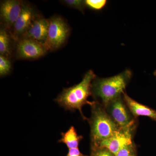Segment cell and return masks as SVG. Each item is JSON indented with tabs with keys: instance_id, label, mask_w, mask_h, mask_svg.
I'll list each match as a JSON object with an SVG mask.
<instances>
[{
	"instance_id": "obj_1",
	"label": "cell",
	"mask_w": 156,
	"mask_h": 156,
	"mask_svg": "<svg viewBox=\"0 0 156 156\" xmlns=\"http://www.w3.org/2000/svg\"><path fill=\"white\" fill-rule=\"evenodd\" d=\"M96 77L93 71L89 70L80 83L63 89L55 100L66 110H77L83 119H86L87 118L83 114L82 108L86 105H91L94 103V101H89L88 98L92 94V83Z\"/></svg>"
},
{
	"instance_id": "obj_2",
	"label": "cell",
	"mask_w": 156,
	"mask_h": 156,
	"mask_svg": "<svg viewBox=\"0 0 156 156\" xmlns=\"http://www.w3.org/2000/svg\"><path fill=\"white\" fill-rule=\"evenodd\" d=\"M92 115L89 119L91 127V140L93 148L99 146L101 143L111 137L120 127L98 102L94 101L91 105Z\"/></svg>"
},
{
	"instance_id": "obj_3",
	"label": "cell",
	"mask_w": 156,
	"mask_h": 156,
	"mask_svg": "<svg viewBox=\"0 0 156 156\" xmlns=\"http://www.w3.org/2000/svg\"><path fill=\"white\" fill-rule=\"evenodd\" d=\"M132 73L126 70L118 75L108 78H95L92 83V94L99 98L105 108L124 92Z\"/></svg>"
},
{
	"instance_id": "obj_4",
	"label": "cell",
	"mask_w": 156,
	"mask_h": 156,
	"mask_svg": "<svg viewBox=\"0 0 156 156\" xmlns=\"http://www.w3.org/2000/svg\"><path fill=\"white\" fill-rule=\"evenodd\" d=\"M70 29L67 23L59 16L49 19L48 37L44 43L48 50H54L62 47L69 35Z\"/></svg>"
},
{
	"instance_id": "obj_5",
	"label": "cell",
	"mask_w": 156,
	"mask_h": 156,
	"mask_svg": "<svg viewBox=\"0 0 156 156\" xmlns=\"http://www.w3.org/2000/svg\"><path fill=\"white\" fill-rule=\"evenodd\" d=\"M134 126L120 128L110 138L102 141L98 147L108 150L114 155L125 146L133 143L132 134Z\"/></svg>"
},
{
	"instance_id": "obj_6",
	"label": "cell",
	"mask_w": 156,
	"mask_h": 156,
	"mask_svg": "<svg viewBox=\"0 0 156 156\" xmlns=\"http://www.w3.org/2000/svg\"><path fill=\"white\" fill-rule=\"evenodd\" d=\"M108 113L120 128H125L134 125L127 106L122 96L117 98L105 108Z\"/></svg>"
},
{
	"instance_id": "obj_7",
	"label": "cell",
	"mask_w": 156,
	"mask_h": 156,
	"mask_svg": "<svg viewBox=\"0 0 156 156\" xmlns=\"http://www.w3.org/2000/svg\"><path fill=\"white\" fill-rule=\"evenodd\" d=\"M47 51L44 44L28 38L20 40L16 48L17 57L21 59H37L44 55Z\"/></svg>"
},
{
	"instance_id": "obj_8",
	"label": "cell",
	"mask_w": 156,
	"mask_h": 156,
	"mask_svg": "<svg viewBox=\"0 0 156 156\" xmlns=\"http://www.w3.org/2000/svg\"><path fill=\"white\" fill-rule=\"evenodd\" d=\"M23 3L21 1L17 0H6L1 3V19L8 28L14 26L21 14Z\"/></svg>"
},
{
	"instance_id": "obj_9",
	"label": "cell",
	"mask_w": 156,
	"mask_h": 156,
	"mask_svg": "<svg viewBox=\"0 0 156 156\" xmlns=\"http://www.w3.org/2000/svg\"><path fill=\"white\" fill-rule=\"evenodd\" d=\"M49 27V20L35 18L21 38L30 39L44 44L48 37Z\"/></svg>"
},
{
	"instance_id": "obj_10",
	"label": "cell",
	"mask_w": 156,
	"mask_h": 156,
	"mask_svg": "<svg viewBox=\"0 0 156 156\" xmlns=\"http://www.w3.org/2000/svg\"><path fill=\"white\" fill-rule=\"evenodd\" d=\"M33 9L30 5L23 3L21 14L13 27V36L18 38L23 36L35 19Z\"/></svg>"
},
{
	"instance_id": "obj_11",
	"label": "cell",
	"mask_w": 156,
	"mask_h": 156,
	"mask_svg": "<svg viewBox=\"0 0 156 156\" xmlns=\"http://www.w3.org/2000/svg\"><path fill=\"white\" fill-rule=\"evenodd\" d=\"M122 95L126 105L134 116L147 117L156 121V110L138 103L124 92Z\"/></svg>"
},
{
	"instance_id": "obj_12",
	"label": "cell",
	"mask_w": 156,
	"mask_h": 156,
	"mask_svg": "<svg viewBox=\"0 0 156 156\" xmlns=\"http://www.w3.org/2000/svg\"><path fill=\"white\" fill-rule=\"evenodd\" d=\"M62 137L58 142L64 143L69 149L79 147V144L83 136L78 135L75 128L71 126L66 132L61 133Z\"/></svg>"
},
{
	"instance_id": "obj_13",
	"label": "cell",
	"mask_w": 156,
	"mask_h": 156,
	"mask_svg": "<svg viewBox=\"0 0 156 156\" xmlns=\"http://www.w3.org/2000/svg\"><path fill=\"white\" fill-rule=\"evenodd\" d=\"M10 37L5 29L1 28L0 30V54L8 57L11 54Z\"/></svg>"
},
{
	"instance_id": "obj_14",
	"label": "cell",
	"mask_w": 156,
	"mask_h": 156,
	"mask_svg": "<svg viewBox=\"0 0 156 156\" xmlns=\"http://www.w3.org/2000/svg\"><path fill=\"white\" fill-rule=\"evenodd\" d=\"M11 64L8 57L0 55V75L3 76L11 71Z\"/></svg>"
},
{
	"instance_id": "obj_15",
	"label": "cell",
	"mask_w": 156,
	"mask_h": 156,
	"mask_svg": "<svg viewBox=\"0 0 156 156\" xmlns=\"http://www.w3.org/2000/svg\"><path fill=\"white\" fill-rule=\"evenodd\" d=\"M62 2L69 7L78 9L82 12H84L86 6L85 1L82 0H64Z\"/></svg>"
},
{
	"instance_id": "obj_16",
	"label": "cell",
	"mask_w": 156,
	"mask_h": 156,
	"mask_svg": "<svg viewBox=\"0 0 156 156\" xmlns=\"http://www.w3.org/2000/svg\"><path fill=\"white\" fill-rule=\"evenodd\" d=\"M114 156H135V147L133 143L122 148Z\"/></svg>"
},
{
	"instance_id": "obj_17",
	"label": "cell",
	"mask_w": 156,
	"mask_h": 156,
	"mask_svg": "<svg viewBox=\"0 0 156 156\" xmlns=\"http://www.w3.org/2000/svg\"><path fill=\"white\" fill-rule=\"evenodd\" d=\"M86 6L94 10H100L105 6L107 1L105 0H86Z\"/></svg>"
},
{
	"instance_id": "obj_18",
	"label": "cell",
	"mask_w": 156,
	"mask_h": 156,
	"mask_svg": "<svg viewBox=\"0 0 156 156\" xmlns=\"http://www.w3.org/2000/svg\"><path fill=\"white\" fill-rule=\"evenodd\" d=\"M94 150L92 156H114L108 150L104 148L98 147Z\"/></svg>"
},
{
	"instance_id": "obj_19",
	"label": "cell",
	"mask_w": 156,
	"mask_h": 156,
	"mask_svg": "<svg viewBox=\"0 0 156 156\" xmlns=\"http://www.w3.org/2000/svg\"><path fill=\"white\" fill-rule=\"evenodd\" d=\"M66 156H87L84 155L80 151L79 147L76 148L69 149Z\"/></svg>"
},
{
	"instance_id": "obj_20",
	"label": "cell",
	"mask_w": 156,
	"mask_h": 156,
	"mask_svg": "<svg viewBox=\"0 0 156 156\" xmlns=\"http://www.w3.org/2000/svg\"><path fill=\"white\" fill-rule=\"evenodd\" d=\"M154 76H156V70L154 72Z\"/></svg>"
}]
</instances>
